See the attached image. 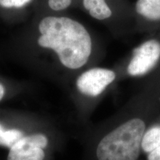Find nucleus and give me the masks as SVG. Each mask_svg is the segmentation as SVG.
<instances>
[{"mask_svg":"<svg viewBox=\"0 0 160 160\" xmlns=\"http://www.w3.org/2000/svg\"><path fill=\"white\" fill-rule=\"evenodd\" d=\"M38 43L53 50L65 67L78 69L87 62L92 43L88 32L79 22L68 17H48L39 25Z\"/></svg>","mask_w":160,"mask_h":160,"instance_id":"nucleus-1","label":"nucleus"},{"mask_svg":"<svg viewBox=\"0 0 160 160\" xmlns=\"http://www.w3.org/2000/svg\"><path fill=\"white\" fill-rule=\"evenodd\" d=\"M145 130V122L140 119L128 120L119 126L100 141L97 149L98 159L137 160Z\"/></svg>","mask_w":160,"mask_h":160,"instance_id":"nucleus-2","label":"nucleus"},{"mask_svg":"<svg viewBox=\"0 0 160 160\" xmlns=\"http://www.w3.org/2000/svg\"><path fill=\"white\" fill-rule=\"evenodd\" d=\"M159 58V42H146L133 51V57L128 67V73L131 76L145 75L155 67Z\"/></svg>","mask_w":160,"mask_h":160,"instance_id":"nucleus-3","label":"nucleus"},{"mask_svg":"<svg viewBox=\"0 0 160 160\" xmlns=\"http://www.w3.org/2000/svg\"><path fill=\"white\" fill-rule=\"evenodd\" d=\"M48 139L42 134L23 137L10 148L8 160H43Z\"/></svg>","mask_w":160,"mask_h":160,"instance_id":"nucleus-4","label":"nucleus"},{"mask_svg":"<svg viewBox=\"0 0 160 160\" xmlns=\"http://www.w3.org/2000/svg\"><path fill=\"white\" fill-rule=\"evenodd\" d=\"M114 72L105 68H93L85 72L78 78L79 91L90 97H97L115 79Z\"/></svg>","mask_w":160,"mask_h":160,"instance_id":"nucleus-5","label":"nucleus"},{"mask_svg":"<svg viewBox=\"0 0 160 160\" xmlns=\"http://www.w3.org/2000/svg\"><path fill=\"white\" fill-rule=\"evenodd\" d=\"M85 9L91 17L95 19L102 20L111 17V10L108 6L105 0H83Z\"/></svg>","mask_w":160,"mask_h":160,"instance_id":"nucleus-6","label":"nucleus"},{"mask_svg":"<svg viewBox=\"0 0 160 160\" xmlns=\"http://www.w3.org/2000/svg\"><path fill=\"white\" fill-rule=\"evenodd\" d=\"M136 8L138 13L147 19H160V0H138Z\"/></svg>","mask_w":160,"mask_h":160,"instance_id":"nucleus-7","label":"nucleus"},{"mask_svg":"<svg viewBox=\"0 0 160 160\" xmlns=\"http://www.w3.org/2000/svg\"><path fill=\"white\" fill-rule=\"evenodd\" d=\"M160 146V126L150 128L144 134L142 141V148L145 152H151Z\"/></svg>","mask_w":160,"mask_h":160,"instance_id":"nucleus-8","label":"nucleus"},{"mask_svg":"<svg viewBox=\"0 0 160 160\" xmlns=\"http://www.w3.org/2000/svg\"><path fill=\"white\" fill-rule=\"evenodd\" d=\"M23 137V133L18 130H6L0 124V145L11 148Z\"/></svg>","mask_w":160,"mask_h":160,"instance_id":"nucleus-9","label":"nucleus"},{"mask_svg":"<svg viewBox=\"0 0 160 160\" xmlns=\"http://www.w3.org/2000/svg\"><path fill=\"white\" fill-rule=\"evenodd\" d=\"M31 1V0H0V5L6 8H22Z\"/></svg>","mask_w":160,"mask_h":160,"instance_id":"nucleus-10","label":"nucleus"},{"mask_svg":"<svg viewBox=\"0 0 160 160\" xmlns=\"http://www.w3.org/2000/svg\"><path fill=\"white\" fill-rule=\"evenodd\" d=\"M71 4V0H48V5L52 10L62 11Z\"/></svg>","mask_w":160,"mask_h":160,"instance_id":"nucleus-11","label":"nucleus"},{"mask_svg":"<svg viewBox=\"0 0 160 160\" xmlns=\"http://www.w3.org/2000/svg\"><path fill=\"white\" fill-rule=\"evenodd\" d=\"M148 160H160V146L150 152L148 157Z\"/></svg>","mask_w":160,"mask_h":160,"instance_id":"nucleus-12","label":"nucleus"},{"mask_svg":"<svg viewBox=\"0 0 160 160\" xmlns=\"http://www.w3.org/2000/svg\"><path fill=\"white\" fill-rule=\"evenodd\" d=\"M4 95H5V88H4L3 85L0 83V101L3 98Z\"/></svg>","mask_w":160,"mask_h":160,"instance_id":"nucleus-13","label":"nucleus"}]
</instances>
